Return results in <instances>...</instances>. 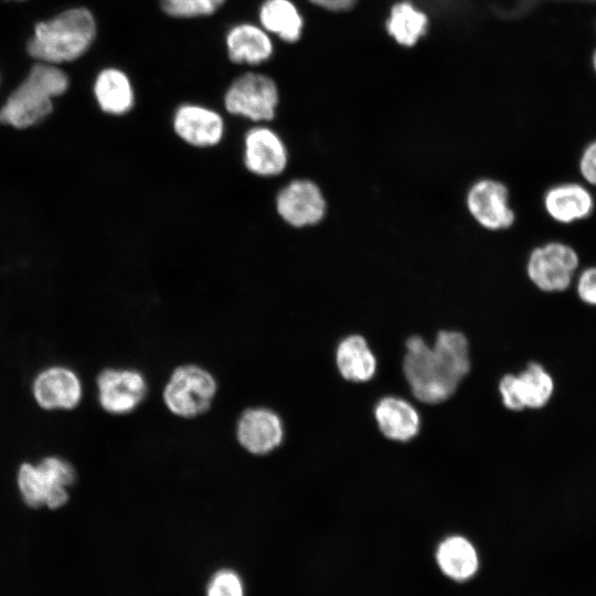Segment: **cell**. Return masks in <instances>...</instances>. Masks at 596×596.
Masks as SVG:
<instances>
[{"label":"cell","mask_w":596,"mask_h":596,"mask_svg":"<svg viewBox=\"0 0 596 596\" xmlns=\"http://www.w3.org/2000/svg\"><path fill=\"white\" fill-rule=\"evenodd\" d=\"M93 94L100 111L108 116H128L137 105L132 79L126 71L116 66L105 67L97 73Z\"/></svg>","instance_id":"17"},{"label":"cell","mask_w":596,"mask_h":596,"mask_svg":"<svg viewBox=\"0 0 596 596\" xmlns=\"http://www.w3.org/2000/svg\"><path fill=\"white\" fill-rule=\"evenodd\" d=\"M543 205L551 219L570 224L587 219L594 211L595 201L589 190L576 182H566L550 188Z\"/></svg>","instance_id":"19"},{"label":"cell","mask_w":596,"mask_h":596,"mask_svg":"<svg viewBox=\"0 0 596 596\" xmlns=\"http://www.w3.org/2000/svg\"><path fill=\"white\" fill-rule=\"evenodd\" d=\"M273 211L287 228L302 232L323 222L328 202L318 182L308 177L289 175L273 194Z\"/></svg>","instance_id":"8"},{"label":"cell","mask_w":596,"mask_h":596,"mask_svg":"<svg viewBox=\"0 0 596 596\" xmlns=\"http://www.w3.org/2000/svg\"><path fill=\"white\" fill-rule=\"evenodd\" d=\"M436 562L440 571L450 579L466 582L479 566L478 553L473 544L461 535L444 539L436 550Z\"/></svg>","instance_id":"22"},{"label":"cell","mask_w":596,"mask_h":596,"mask_svg":"<svg viewBox=\"0 0 596 596\" xmlns=\"http://www.w3.org/2000/svg\"><path fill=\"white\" fill-rule=\"evenodd\" d=\"M224 47L231 63L252 67L267 63L275 54L274 38L251 21L232 24L224 34Z\"/></svg>","instance_id":"16"},{"label":"cell","mask_w":596,"mask_h":596,"mask_svg":"<svg viewBox=\"0 0 596 596\" xmlns=\"http://www.w3.org/2000/svg\"><path fill=\"white\" fill-rule=\"evenodd\" d=\"M592 61H593V68H594V72L596 73V49L593 53V57H592Z\"/></svg>","instance_id":"29"},{"label":"cell","mask_w":596,"mask_h":596,"mask_svg":"<svg viewBox=\"0 0 596 596\" xmlns=\"http://www.w3.org/2000/svg\"><path fill=\"white\" fill-rule=\"evenodd\" d=\"M222 108L227 116L252 124L276 121L281 92L276 79L263 72L246 71L235 76L222 94Z\"/></svg>","instance_id":"4"},{"label":"cell","mask_w":596,"mask_h":596,"mask_svg":"<svg viewBox=\"0 0 596 596\" xmlns=\"http://www.w3.org/2000/svg\"><path fill=\"white\" fill-rule=\"evenodd\" d=\"M235 435L240 446L254 456H266L279 448L285 439L281 416L270 407L252 406L236 422Z\"/></svg>","instance_id":"12"},{"label":"cell","mask_w":596,"mask_h":596,"mask_svg":"<svg viewBox=\"0 0 596 596\" xmlns=\"http://www.w3.org/2000/svg\"><path fill=\"white\" fill-rule=\"evenodd\" d=\"M67 88L68 77L57 65L38 62L0 108V123L17 129L40 124Z\"/></svg>","instance_id":"3"},{"label":"cell","mask_w":596,"mask_h":596,"mask_svg":"<svg viewBox=\"0 0 596 596\" xmlns=\"http://www.w3.org/2000/svg\"><path fill=\"white\" fill-rule=\"evenodd\" d=\"M309 6L331 12V13H343L352 10L358 0H305Z\"/></svg>","instance_id":"28"},{"label":"cell","mask_w":596,"mask_h":596,"mask_svg":"<svg viewBox=\"0 0 596 596\" xmlns=\"http://www.w3.org/2000/svg\"><path fill=\"white\" fill-rule=\"evenodd\" d=\"M336 364L341 376L351 382L370 381L377 368L374 353L360 334H350L339 342Z\"/></svg>","instance_id":"21"},{"label":"cell","mask_w":596,"mask_h":596,"mask_svg":"<svg viewBox=\"0 0 596 596\" xmlns=\"http://www.w3.org/2000/svg\"><path fill=\"white\" fill-rule=\"evenodd\" d=\"M168 125L179 143L199 152L219 149L230 131L220 109L198 100L178 103L172 108Z\"/></svg>","instance_id":"7"},{"label":"cell","mask_w":596,"mask_h":596,"mask_svg":"<svg viewBox=\"0 0 596 596\" xmlns=\"http://www.w3.org/2000/svg\"><path fill=\"white\" fill-rule=\"evenodd\" d=\"M405 345L403 372L422 403L447 401L470 371L468 340L459 331H439L432 348L419 336L408 338Z\"/></svg>","instance_id":"1"},{"label":"cell","mask_w":596,"mask_h":596,"mask_svg":"<svg viewBox=\"0 0 596 596\" xmlns=\"http://www.w3.org/2000/svg\"><path fill=\"white\" fill-rule=\"evenodd\" d=\"M578 266V254L571 245L549 242L530 253L526 274L539 289L557 292L571 286Z\"/></svg>","instance_id":"10"},{"label":"cell","mask_w":596,"mask_h":596,"mask_svg":"<svg viewBox=\"0 0 596 596\" xmlns=\"http://www.w3.org/2000/svg\"><path fill=\"white\" fill-rule=\"evenodd\" d=\"M97 400L111 415L132 413L146 398L148 383L143 373L132 368H106L96 379Z\"/></svg>","instance_id":"11"},{"label":"cell","mask_w":596,"mask_h":596,"mask_svg":"<svg viewBox=\"0 0 596 596\" xmlns=\"http://www.w3.org/2000/svg\"><path fill=\"white\" fill-rule=\"evenodd\" d=\"M467 206L472 217L488 230L508 228L515 219L509 205V191L497 180L481 179L475 182L467 194Z\"/></svg>","instance_id":"14"},{"label":"cell","mask_w":596,"mask_h":596,"mask_svg":"<svg viewBox=\"0 0 596 596\" xmlns=\"http://www.w3.org/2000/svg\"><path fill=\"white\" fill-rule=\"evenodd\" d=\"M96 36L93 12L84 7L71 8L35 24L28 52L38 62L57 65L83 56Z\"/></svg>","instance_id":"2"},{"label":"cell","mask_w":596,"mask_h":596,"mask_svg":"<svg viewBox=\"0 0 596 596\" xmlns=\"http://www.w3.org/2000/svg\"><path fill=\"white\" fill-rule=\"evenodd\" d=\"M428 15L409 0L394 2L385 21V31L398 45L413 47L427 33Z\"/></svg>","instance_id":"23"},{"label":"cell","mask_w":596,"mask_h":596,"mask_svg":"<svg viewBox=\"0 0 596 596\" xmlns=\"http://www.w3.org/2000/svg\"><path fill=\"white\" fill-rule=\"evenodd\" d=\"M257 20L273 38L286 44H297L305 36L306 14L295 0H263Z\"/></svg>","instance_id":"18"},{"label":"cell","mask_w":596,"mask_h":596,"mask_svg":"<svg viewBox=\"0 0 596 596\" xmlns=\"http://www.w3.org/2000/svg\"><path fill=\"white\" fill-rule=\"evenodd\" d=\"M76 472L72 464L58 456H47L39 462H23L17 473V485L23 502L31 508L58 509L70 498Z\"/></svg>","instance_id":"6"},{"label":"cell","mask_w":596,"mask_h":596,"mask_svg":"<svg viewBox=\"0 0 596 596\" xmlns=\"http://www.w3.org/2000/svg\"><path fill=\"white\" fill-rule=\"evenodd\" d=\"M206 596H245L240 575L230 568L217 571L207 584Z\"/></svg>","instance_id":"25"},{"label":"cell","mask_w":596,"mask_h":596,"mask_svg":"<svg viewBox=\"0 0 596 596\" xmlns=\"http://www.w3.org/2000/svg\"><path fill=\"white\" fill-rule=\"evenodd\" d=\"M227 0H158L160 10L172 19H198L215 14Z\"/></svg>","instance_id":"24"},{"label":"cell","mask_w":596,"mask_h":596,"mask_svg":"<svg viewBox=\"0 0 596 596\" xmlns=\"http://www.w3.org/2000/svg\"><path fill=\"white\" fill-rule=\"evenodd\" d=\"M374 417L381 433L395 441H408L419 432L421 419L416 408L396 396H385L377 402Z\"/></svg>","instance_id":"20"},{"label":"cell","mask_w":596,"mask_h":596,"mask_svg":"<svg viewBox=\"0 0 596 596\" xmlns=\"http://www.w3.org/2000/svg\"><path fill=\"white\" fill-rule=\"evenodd\" d=\"M216 392L214 375L199 364L188 363L171 372L163 386L162 400L171 414L188 419L203 415L211 407Z\"/></svg>","instance_id":"9"},{"label":"cell","mask_w":596,"mask_h":596,"mask_svg":"<svg viewBox=\"0 0 596 596\" xmlns=\"http://www.w3.org/2000/svg\"><path fill=\"white\" fill-rule=\"evenodd\" d=\"M240 161L252 178L280 181L289 175L292 153L286 137L273 124H252L240 135Z\"/></svg>","instance_id":"5"},{"label":"cell","mask_w":596,"mask_h":596,"mask_svg":"<svg viewBox=\"0 0 596 596\" xmlns=\"http://www.w3.org/2000/svg\"><path fill=\"white\" fill-rule=\"evenodd\" d=\"M576 290L582 301L596 306V266L581 272L576 280Z\"/></svg>","instance_id":"26"},{"label":"cell","mask_w":596,"mask_h":596,"mask_svg":"<svg viewBox=\"0 0 596 596\" xmlns=\"http://www.w3.org/2000/svg\"><path fill=\"white\" fill-rule=\"evenodd\" d=\"M36 404L47 411H70L83 396L78 374L65 365H51L41 370L32 381Z\"/></svg>","instance_id":"13"},{"label":"cell","mask_w":596,"mask_h":596,"mask_svg":"<svg viewBox=\"0 0 596 596\" xmlns=\"http://www.w3.org/2000/svg\"><path fill=\"white\" fill-rule=\"evenodd\" d=\"M578 169L584 180L596 187V140L588 143L583 150Z\"/></svg>","instance_id":"27"},{"label":"cell","mask_w":596,"mask_h":596,"mask_svg":"<svg viewBox=\"0 0 596 596\" xmlns=\"http://www.w3.org/2000/svg\"><path fill=\"white\" fill-rule=\"evenodd\" d=\"M550 374L538 363H530L519 375L507 374L499 383L504 406L512 411L544 406L553 393Z\"/></svg>","instance_id":"15"}]
</instances>
